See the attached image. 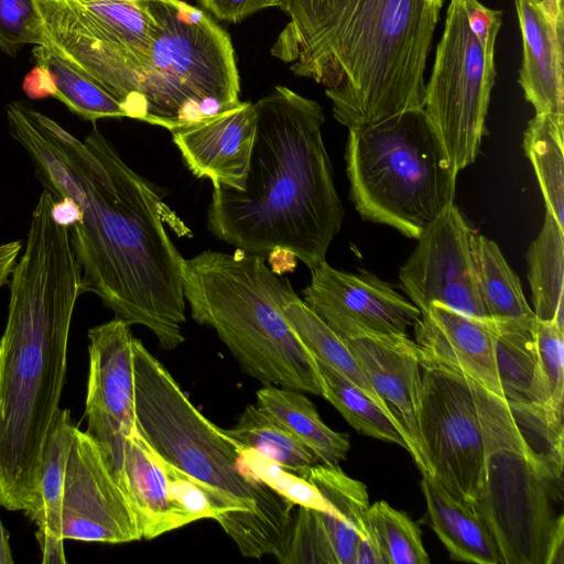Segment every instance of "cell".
<instances>
[{
	"instance_id": "1",
	"label": "cell",
	"mask_w": 564,
	"mask_h": 564,
	"mask_svg": "<svg viewBox=\"0 0 564 564\" xmlns=\"http://www.w3.org/2000/svg\"><path fill=\"white\" fill-rule=\"evenodd\" d=\"M8 129L54 198L67 197L82 219L69 228L83 291L117 318L142 325L162 349L184 341V258L164 220L161 191L131 169L94 128L83 140L25 101L7 106Z\"/></svg>"
},
{
	"instance_id": "2",
	"label": "cell",
	"mask_w": 564,
	"mask_h": 564,
	"mask_svg": "<svg viewBox=\"0 0 564 564\" xmlns=\"http://www.w3.org/2000/svg\"><path fill=\"white\" fill-rule=\"evenodd\" d=\"M44 189L9 280L0 337V506L30 511L37 500L43 448L66 378L72 316L83 291L69 229L52 217Z\"/></svg>"
},
{
	"instance_id": "3",
	"label": "cell",
	"mask_w": 564,
	"mask_h": 564,
	"mask_svg": "<svg viewBox=\"0 0 564 564\" xmlns=\"http://www.w3.org/2000/svg\"><path fill=\"white\" fill-rule=\"evenodd\" d=\"M289 15L271 54L325 88L335 119L359 128L423 105L442 6L430 0H268Z\"/></svg>"
},
{
	"instance_id": "4",
	"label": "cell",
	"mask_w": 564,
	"mask_h": 564,
	"mask_svg": "<svg viewBox=\"0 0 564 564\" xmlns=\"http://www.w3.org/2000/svg\"><path fill=\"white\" fill-rule=\"evenodd\" d=\"M253 105L246 185L213 187L207 228L237 250L267 258L282 249L312 270L326 261L344 219L322 134L323 108L284 86Z\"/></svg>"
},
{
	"instance_id": "5",
	"label": "cell",
	"mask_w": 564,
	"mask_h": 564,
	"mask_svg": "<svg viewBox=\"0 0 564 564\" xmlns=\"http://www.w3.org/2000/svg\"><path fill=\"white\" fill-rule=\"evenodd\" d=\"M473 382L484 441L469 507L502 564H563V416L546 405L507 402Z\"/></svg>"
},
{
	"instance_id": "6",
	"label": "cell",
	"mask_w": 564,
	"mask_h": 564,
	"mask_svg": "<svg viewBox=\"0 0 564 564\" xmlns=\"http://www.w3.org/2000/svg\"><path fill=\"white\" fill-rule=\"evenodd\" d=\"M139 432L165 460L209 494L216 520L246 557L276 555L295 507L240 462L242 447L204 416L169 370L133 338Z\"/></svg>"
},
{
	"instance_id": "7",
	"label": "cell",
	"mask_w": 564,
	"mask_h": 564,
	"mask_svg": "<svg viewBox=\"0 0 564 564\" xmlns=\"http://www.w3.org/2000/svg\"><path fill=\"white\" fill-rule=\"evenodd\" d=\"M182 283L193 319L216 330L245 373L323 397L317 361L283 311L297 295L265 257L205 250L183 260Z\"/></svg>"
},
{
	"instance_id": "8",
	"label": "cell",
	"mask_w": 564,
	"mask_h": 564,
	"mask_svg": "<svg viewBox=\"0 0 564 564\" xmlns=\"http://www.w3.org/2000/svg\"><path fill=\"white\" fill-rule=\"evenodd\" d=\"M154 20L149 56L133 69L122 108L127 118L169 131L240 104L228 34L183 0H148Z\"/></svg>"
},
{
	"instance_id": "9",
	"label": "cell",
	"mask_w": 564,
	"mask_h": 564,
	"mask_svg": "<svg viewBox=\"0 0 564 564\" xmlns=\"http://www.w3.org/2000/svg\"><path fill=\"white\" fill-rule=\"evenodd\" d=\"M348 130L345 160L357 212L417 239L454 203L458 176L423 107Z\"/></svg>"
},
{
	"instance_id": "10",
	"label": "cell",
	"mask_w": 564,
	"mask_h": 564,
	"mask_svg": "<svg viewBox=\"0 0 564 564\" xmlns=\"http://www.w3.org/2000/svg\"><path fill=\"white\" fill-rule=\"evenodd\" d=\"M495 77L463 0H451L422 107L458 173L477 158Z\"/></svg>"
},
{
	"instance_id": "11",
	"label": "cell",
	"mask_w": 564,
	"mask_h": 564,
	"mask_svg": "<svg viewBox=\"0 0 564 564\" xmlns=\"http://www.w3.org/2000/svg\"><path fill=\"white\" fill-rule=\"evenodd\" d=\"M420 357V452L426 473L469 505L477 489L484 441L471 379Z\"/></svg>"
},
{
	"instance_id": "12",
	"label": "cell",
	"mask_w": 564,
	"mask_h": 564,
	"mask_svg": "<svg viewBox=\"0 0 564 564\" xmlns=\"http://www.w3.org/2000/svg\"><path fill=\"white\" fill-rule=\"evenodd\" d=\"M473 232L452 203L417 238L399 278L421 313L438 303L476 318L490 319L479 293L471 253Z\"/></svg>"
},
{
	"instance_id": "13",
	"label": "cell",
	"mask_w": 564,
	"mask_h": 564,
	"mask_svg": "<svg viewBox=\"0 0 564 564\" xmlns=\"http://www.w3.org/2000/svg\"><path fill=\"white\" fill-rule=\"evenodd\" d=\"M62 536L102 543L142 539L138 516L98 443L77 426L65 473Z\"/></svg>"
},
{
	"instance_id": "14",
	"label": "cell",
	"mask_w": 564,
	"mask_h": 564,
	"mask_svg": "<svg viewBox=\"0 0 564 564\" xmlns=\"http://www.w3.org/2000/svg\"><path fill=\"white\" fill-rule=\"evenodd\" d=\"M133 338L117 317L88 330L86 432L111 465L122 463L126 436L137 427Z\"/></svg>"
},
{
	"instance_id": "15",
	"label": "cell",
	"mask_w": 564,
	"mask_h": 564,
	"mask_svg": "<svg viewBox=\"0 0 564 564\" xmlns=\"http://www.w3.org/2000/svg\"><path fill=\"white\" fill-rule=\"evenodd\" d=\"M304 303L341 339L362 335H408L420 310L373 273L340 271L326 261L311 270Z\"/></svg>"
},
{
	"instance_id": "16",
	"label": "cell",
	"mask_w": 564,
	"mask_h": 564,
	"mask_svg": "<svg viewBox=\"0 0 564 564\" xmlns=\"http://www.w3.org/2000/svg\"><path fill=\"white\" fill-rule=\"evenodd\" d=\"M257 113L250 101L204 121L172 131L173 142L192 172L213 187L242 189L254 140Z\"/></svg>"
},
{
	"instance_id": "17",
	"label": "cell",
	"mask_w": 564,
	"mask_h": 564,
	"mask_svg": "<svg viewBox=\"0 0 564 564\" xmlns=\"http://www.w3.org/2000/svg\"><path fill=\"white\" fill-rule=\"evenodd\" d=\"M414 330L422 357L458 370L502 397L496 368V328L492 321L434 303L421 313Z\"/></svg>"
},
{
	"instance_id": "18",
	"label": "cell",
	"mask_w": 564,
	"mask_h": 564,
	"mask_svg": "<svg viewBox=\"0 0 564 564\" xmlns=\"http://www.w3.org/2000/svg\"><path fill=\"white\" fill-rule=\"evenodd\" d=\"M379 397L397 410L421 473L426 468L419 446L421 384L419 347L408 335L372 334L344 339ZM394 414V413H393Z\"/></svg>"
},
{
	"instance_id": "19",
	"label": "cell",
	"mask_w": 564,
	"mask_h": 564,
	"mask_svg": "<svg viewBox=\"0 0 564 564\" xmlns=\"http://www.w3.org/2000/svg\"><path fill=\"white\" fill-rule=\"evenodd\" d=\"M523 58L519 84L535 113L564 115V22L549 18L534 0H516Z\"/></svg>"
},
{
	"instance_id": "20",
	"label": "cell",
	"mask_w": 564,
	"mask_h": 564,
	"mask_svg": "<svg viewBox=\"0 0 564 564\" xmlns=\"http://www.w3.org/2000/svg\"><path fill=\"white\" fill-rule=\"evenodd\" d=\"M322 494L334 511L315 509L336 564H354L360 539L373 538L367 513L369 498L364 482L346 475L338 465H315L302 476Z\"/></svg>"
},
{
	"instance_id": "21",
	"label": "cell",
	"mask_w": 564,
	"mask_h": 564,
	"mask_svg": "<svg viewBox=\"0 0 564 564\" xmlns=\"http://www.w3.org/2000/svg\"><path fill=\"white\" fill-rule=\"evenodd\" d=\"M123 476L124 491L138 516L143 539L180 529L162 458L141 435L138 425L126 436Z\"/></svg>"
},
{
	"instance_id": "22",
	"label": "cell",
	"mask_w": 564,
	"mask_h": 564,
	"mask_svg": "<svg viewBox=\"0 0 564 564\" xmlns=\"http://www.w3.org/2000/svg\"><path fill=\"white\" fill-rule=\"evenodd\" d=\"M429 523L455 561L502 564L497 545L477 514L429 473L422 474Z\"/></svg>"
},
{
	"instance_id": "23",
	"label": "cell",
	"mask_w": 564,
	"mask_h": 564,
	"mask_svg": "<svg viewBox=\"0 0 564 564\" xmlns=\"http://www.w3.org/2000/svg\"><path fill=\"white\" fill-rule=\"evenodd\" d=\"M257 405L285 426L323 465L336 466L346 458L350 448L347 434L328 427L301 391L265 386L257 391Z\"/></svg>"
},
{
	"instance_id": "24",
	"label": "cell",
	"mask_w": 564,
	"mask_h": 564,
	"mask_svg": "<svg viewBox=\"0 0 564 564\" xmlns=\"http://www.w3.org/2000/svg\"><path fill=\"white\" fill-rule=\"evenodd\" d=\"M494 325L496 368L503 399L549 408L550 393L540 366L534 329L513 324Z\"/></svg>"
},
{
	"instance_id": "25",
	"label": "cell",
	"mask_w": 564,
	"mask_h": 564,
	"mask_svg": "<svg viewBox=\"0 0 564 564\" xmlns=\"http://www.w3.org/2000/svg\"><path fill=\"white\" fill-rule=\"evenodd\" d=\"M471 253L480 297L489 318L498 324L534 329L536 318L524 297L520 280L496 242L474 231Z\"/></svg>"
},
{
	"instance_id": "26",
	"label": "cell",
	"mask_w": 564,
	"mask_h": 564,
	"mask_svg": "<svg viewBox=\"0 0 564 564\" xmlns=\"http://www.w3.org/2000/svg\"><path fill=\"white\" fill-rule=\"evenodd\" d=\"M83 22L101 40L135 58L150 54L154 20L148 0H67Z\"/></svg>"
},
{
	"instance_id": "27",
	"label": "cell",
	"mask_w": 564,
	"mask_h": 564,
	"mask_svg": "<svg viewBox=\"0 0 564 564\" xmlns=\"http://www.w3.org/2000/svg\"><path fill=\"white\" fill-rule=\"evenodd\" d=\"M76 425L68 409L59 408L43 448L39 494L34 507L25 516L37 527L35 538L62 536V502L65 473Z\"/></svg>"
},
{
	"instance_id": "28",
	"label": "cell",
	"mask_w": 564,
	"mask_h": 564,
	"mask_svg": "<svg viewBox=\"0 0 564 564\" xmlns=\"http://www.w3.org/2000/svg\"><path fill=\"white\" fill-rule=\"evenodd\" d=\"M527 259L535 318L564 329V227L549 212Z\"/></svg>"
},
{
	"instance_id": "29",
	"label": "cell",
	"mask_w": 564,
	"mask_h": 564,
	"mask_svg": "<svg viewBox=\"0 0 564 564\" xmlns=\"http://www.w3.org/2000/svg\"><path fill=\"white\" fill-rule=\"evenodd\" d=\"M564 115L535 113L523 133V150L530 160L546 212L564 221Z\"/></svg>"
},
{
	"instance_id": "30",
	"label": "cell",
	"mask_w": 564,
	"mask_h": 564,
	"mask_svg": "<svg viewBox=\"0 0 564 564\" xmlns=\"http://www.w3.org/2000/svg\"><path fill=\"white\" fill-rule=\"evenodd\" d=\"M323 379V397L329 401L358 433L394 443L414 458L410 440L394 414L387 412L368 394L339 372L318 361Z\"/></svg>"
},
{
	"instance_id": "31",
	"label": "cell",
	"mask_w": 564,
	"mask_h": 564,
	"mask_svg": "<svg viewBox=\"0 0 564 564\" xmlns=\"http://www.w3.org/2000/svg\"><path fill=\"white\" fill-rule=\"evenodd\" d=\"M292 328L316 360L333 368L355 383L377 404L393 414L379 397L349 347L299 296L283 306Z\"/></svg>"
},
{
	"instance_id": "32",
	"label": "cell",
	"mask_w": 564,
	"mask_h": 564,
	"mask_svg": "<svg viewBox=\"0 0 564 564\" xmlns=\"http://www.w3.org/2000/svg\"><path fill=\"white\" fill-rule=\"evenodd\" d=\"M33 57L52 75L55 85L53 98L82 119L127 118L121 105L106 89L50 46H35Z\"/></svg>"
},
{
	"instance_id": "33",
	"label": "cell",
	"mask_w": 564,
	"mask_h": 564,
	"mask_svg": "<svg viewBox=\"0 0 564 564\" xmlns=\"http://www.w3.org/2000/svg\"><path fill=\"white\" fill-rule=\"evenodd\" d=\"M225 431L242 446L258 451L300 476L318 464L308 447L257 404L247 405L236 425Z\"/></svg>"
},
{
	"instance_id": "34",
	"label": "cell",
	"mask_w": 564,
	"mask_h": 564,
	"mask_svg": "<svg viewBox=\"0 0 564 564\" xmlns=\"http://www.w3.org/2000/svg\"><path fill=\"white\" fill-rule=\"evenodd\" d=\"M367 521L386 564H429L421 531L404 512L380 500L369 506Z\"/></svg>"
},
{
	"instance_id": "35",
	"label": "cell",
	"mask_w": 564,
	"mask_h": 564,
	"mask_svg": "<svg viewBox=\"0 0 564 564\" xmlns=\"http://www.w3.org/2000/svg\"><path fill=\"white\" fill-rule=\"evenodd\" d=\"M240 462L257 479L295 506L334 511L318 489L294 471L281 466L258 451L242 446Z\"/></svg>"
},
{
	"instance_id": "36",
	"label": "cell",
	"mask_w": 564,
	"mask_h": 564,
	"mask_svg": "<svg viewBox=\"0 0 564 564\" xmlns=\"http://www.w3.org/2000/svg\"><path fill=\"white\" fill-rule=\"evenodd\" d=\"M275 557L282 564H336L315 509L299 506Z\"/></svg>"
},
{
	"instance_id": "37",
	"label": "cell",
	"mask_w": 564,
	"mask_h": 564,
	"mask_svg": "<svg viewBox=\"0 0 564 564\" xmlns=\"http://www.w3.org/2000/svg\"><path fill=\"white\" fill-rule=\"evenodd\" d=\"M28 44L48 46L36 0H0V48L14 56Z\"/></svg>"
},
{
	"instance_id": "38",
	"label": "cell",
	"mask_w": 564,
	"mask_h": 564,
	"mask_svg": "<svg viewBox=\"0 0 564 564\" xmlns=\"http://www.w3.org/2000/svg\"><path fill=\"white\" fill-rule=\"evenodd\" d=\"M540 366L549 389V408L563 416L564 329L554 322L536 319L534 328Z\"/></svg>"
},
{
	"instance_id": "39",
	"label": "cell",
	"mask_w": 564,
	"mask_h": 564,
	"mask_svg": "<svg viewBox=\"0 0 564 564\" xmlns=\"http://www.w3.org/2000/svg\"><path fill=\"white\" fill-rule=\"evenodd\" d=\"M161 458L167 476L170 501L180 527L205 518L215 519L216 510L208 491L197 480Z\"/></svg>"
},
{
	"instance_id": "40",
	"label": "cell",
	"mask_w": 564,
	"mask_h": 564,
	"mask_svg": "<svg viewBox=\"0 0 564 564\" xmlns=\"http://www.w3.org/2000/svg\"><path fill=\"white\" fill-rule=\"evenodd\" d=\"M468 25L480 43L486 61L495 64V45L502 24V11L489 9L478 0H463Z\"/></svg>"
},
{
	"instance_id": "41",
	"label": "cell",
	"mask_w": 564,
	"mask_h": 564,
	"mask_svg": "<svg viewBox=\"0 0 564 564\" xmlns=\"http://www.w3.org/2000/svg\"><path fill=\"white\" fill-rule=\"evenodd\" d=\"M217 19L237 22L251 13L268 8V0H199Z\"/></svg>"
},
{
	"instance_id": "42",
	"label": "cell",
	"mask_w": 564,
	"mask_h": 564,
	"mask_svg": "<svg viewBox=\"0 0 564 564\" xmlns=\"http://www.w3.org/2000/svg\"><path fill=\"white\" fill-rule=\"evenodd\" d=\"M23 91L32 99L53 97L55 91L54 80L50 72L36 64L25 76L22 84Z\"/></svg>"
},
{
	"instance_id": "43",
	"label": "cell",
	"mask_w": 564,
	"mask_h": 564,
	"mask_svg": "<svg viewBox=\"0 0 564 564\" xmlns=\"http://www.w3.org/2000/svg\"><path fill=\"white\" fill-rule=\"evenodd\" d=\"M52 217L61 226L73 227L82 219V213L78 205L70 198H55L52 205Z\"/></svg>"
},
{
	"instance_id": "44",
	"label": "cell",
	"mask_w": 564,
	"mask_h": 564,
	"mask_svg": "<svg viewBox=\"0 0 564 564\" xmlns=\"http://www.w3.org/2000/svg\"><path fill=\"white\" fill-rule=\"evenodd\" d=\"M22 250L20 241H10L0 245V289L9 283L12 270Z\"/></svg>"
},
{
	"instance_id": "45",
	"label": "cell",
	"mask_w": 564,
	"mask_h": 564,
	"mask_svg": "<svg viewBox=\"0 0 564 564\" xmlns=\"http://www.w3.org/2000/svg\"><path fill=\"white\" fill-rule=\"evenodd\" d=\"M354 564H386L384 557L375 538L360 539L358 541Z\"/></svg>"
},
{
	"instance_id": "46",
	"label": "cell",
	"mask_w": 564,
	"mask_h": 564,
	"mask_svg": "<svg viewBox=\"0 0 564 564\" xmlns=\"http://www.w3.org/2000/svg\"><path fill=\"white\" fill-rule=\"evenodd\" d=\"M267 259L271 265V270L279 274L285 271H292L297 260L292 253L282 249H274L268 254Z\"/></svg>"
},
{
	"instance_id": "47",
	"label": "cell",
	"mask_w": 564,
	"mask_h": 564,
	"mask_svg": "<svg viewBox=\"0 0 564 564\" xmlns=\"http://www.w3.org/2000/svg\"><path fill=\"white\" fill-rule=\"evenodd\" d=\"M550 19L564 22L563 0H534Z\"/></svg>"
},
{
	"instance_id": "48",
	"label": "cell",
	"mask_w": 564,
	"mask_h": 564,
	"mask_svg": "<svg viewBox=\"0 0 564 564\" xmlns=\"http://www.w3.org/2000/svg\"><path fill=\"white\" fill-rule=\"evenodd\" d=\"M13 562L9 542V532L0 519V564H12Z\"/></svg>"
},
{
	"instance_id": "49",
	"label": "cell",
	"mask_w": 564,
	"mask_h": 564,
	"mask_svg": "<svg viewBox=\"0 0 564 564\" xmlns=\"http://www.w3.org/2000/svg\"><path fill=\"white\" fill-rule=\"evenodd\" d=\"M430 1H432L433 3L440 4V6H442V3H443V0H430Z\"/></svg>"
}]
</instances>
